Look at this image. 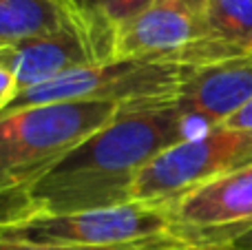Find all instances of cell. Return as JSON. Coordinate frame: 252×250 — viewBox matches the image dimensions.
<instances>
[{
    "instance_id": "obj_17",
    "label": "cell",
    "mask_w": 252,
    "mask_h": 250,
    "mask_svg": "<svg viewBox=\"0 0 252 250\" xmlns=\"http://www.w3.org/2000/svg\"><path fill=\"white\" fill-rule=\"evenodd\" d=\"M226 250H230V248H226Z\"/></svg>"
},
{
    "instance_id": "obj_12",
    "label": "cell",
    "mask_w": 252,
    "mask_h": 250,
    "mask_svg": "<svg viewBox=\"0 0 252 250\" xmlns=\"http://www.w3.org/2000/svg\"><path fill=\"white\" fill-rule=\"evenodd\" d=\"M153 0H71L82 25L115 51L118 33L151 7Z\"/></svg>"
},
{
    "instance_id": "obj_4",
    "label": "cell",
    "mask_w": 252,
    "mask_h": 250,
    "mask_svg": "<svg viewBox=\"0 0 252 250\" xmlns=\"http://www.w3.org/2000/svg\"><path fill=\"white\" fill-rule=\"evenodd\" d=\"M0 237L69 248H113L177 239L170 230L168 204L151 202H130L104 211L71 215H31L0 221Z\"/></svg>"
},
{
    "instance_id": "obj_3",
    "label": "cell",
    "mask_w": 252,
    "mask_h": 250,
    "mask_svg": "<svg viewBox=\"0 0 252 250\" xmlns=\"http://www.w3.org/2000/svg\"><path fill=\"white\" fill-rule=\"evenodd\" d=\"M188 66L151 60H118L82 66L47 84L22 91L0 115L18 109L56 102H106L120 109L177 102Z\"/></svg>"
},
{
    "instance_id": "obj_5",
    "label": "cell",
    "mask_w": 252,
    "mask_h": 250,
    "mask_svg": "<svg viewBox=\"0 0 252 250\" xmlns=\"http://www.w3.org/2000/svg\"><path fill=\"white\" fill-rule=\"evenodd\" d=\"M248 166H252V128L221 124L153 159L135 182L133 202L168 204L206 182Z\"/></svg>"
},
{
    "instance_id": "obj_15",
    "label": "cell",
    "mask_w": 252,
    "mask_h": 250,
    "mask_svg": "<svg viewBox=\"0 0 252 250\" xmlns=\"http://www.w3.org/2000/svg\"><path fill=\"white\" fill-rule=\"evenodd\" d=\"M226 126H235V128H252V100L237 115H232L226 122Z\"/></svg>"
},
{
    "instance_id": "obj_16",
    "label": "cell",
    "mask_w": 252,
    "mask_h": 250,
    "mask_svg": "<svg viewBox=\"0 0 252 250\" xmlns=\"http://www.w3.org/2000/svg\"><path fill=\"white\" fill-rule=\"evenodd\" d=\"M230 250H252V230H248L246 235H241L239 239H235V242L228 246ZM226 250V248H223Z\"/></svg>"
},
{
    "instance_id": "obj_7",
    "label": "cell",
    "mask_w": 252,
    "mask_h": 250,
    "mask_svg": "<svg viewBox=\"0 0 252 250\" xmlns=\"http://www.w3.org/2000/svg\"><path fill=\"white\" fill-rule=\"evenodd\" d=\"M206 0H153L118 33L115 60H151L186 66L204 42Z\"/></svg>"
},
{
    "instance_id": "obj_11",
    "label": "cell",
    "mask_w": 252,
    "mask_h": 250,
    "mask_svg": "<svg viewBox=\"0 0 252 250\" xmlns=\"http://www.w3.org/2000/svg\"><path fill=\"white\" fill-rule=\"evenodd\" d=\"M82 25L71 0H0V49Z\"/></svg>"
},
{
    "instance_id": "obj_13",
    "label": "cell",
    "mask_w": 252,
    "mask_h": 250,
    "mask_svg": "<svg viewBox=\"0 0 252 250\" xmlns=\"http://www.w3.org/2000/svg\"><path fill=\"white\" fill-rule=\"evenodd\" d=\"M0 250H192L179 239H159V242H144V244H128V246H113V248H69V246H42V244H27L16 239L0 237Z\"/></svg>"
},
{
    "instance_id": "obj_9",
    "label": "cell",
    "mask_w": 252,
    "mask_h": 250,
    "mask_svg": "<svg viewBox=\"0 0 252 250\" xmlns=\"http://www.w3.org/2000/svg\"><path fill=\"white\" fill-rule=\"evenodd\" d=\"M252 100V53L204 66H188L177 106L201 128L226 124Z\"/></svg>"
},
{
    "instance_id": "obj_2",
    "label": "cell",
    "mask_w": 252,
    "mask_h": 250,
    "mask_svg": "<svg viewBox=\"0 0 252 250\" xmlns=\"http://www.w3.org/2000/svg\"><path fill=\"white\" fill-rule=\"evenodd\" d=\"M120 111L106 102H56L0 115V219L35 182L113 122Z\"/></svg>"
},
{
    "instance_id": "obj_6",
    "label": "cell",
    "mask_w": 252,
    "mask_h": 250,
    "mask_svg": "<svg viewBox=\"0 0 252 250\" xmlns=\"http://www.w3.org/2000/svg\"><path fill=\"white\" fill-rule=\"evenodd\" d=\"M170 230L192 250H223L252 230V166L168 202Z\"/></svg>"
},
{
    "instance_id": "obj_14",
    "label": "cell",
    "mask_w": 252,
    "mask_h": 250,
    "mask_svg": "<svg viewBox=\"0 0 252 250\" xmlns=\"http://www.w3.org/2000/svg\"><path fill=\"white\" fill-rule=\"evenodd\" d=\"M18 95V80L9 69L0 66V113L7 109V104Z\"/></svg>"
},
{
    "instance_id": "obj_10",
    "label": "cell",
    "mask_w": 252,
    "mask_h": 250,
    "mask_svg": "<svg viewBox=\"0 0 252 250\" xmlns=\"http://www.w3.org/2000/svg\"><path fill=\"white\" fill-rule=\"evenodd\" d=\"M252 53V0H206L204 42L186 66H204Z\"/></svg>"
},
{
    "instance_id": "obj_1",
    "label": "cell",
    "mask_w": 252,
    "mask_h": 250,
    "mask_svg": "<svg viewBox=\"0 0 252 250\" xmlns=\"http://www.w3.org/2000/svg\"><path fill=\"white\" fill-rule=\"evenodd\" d=\"M201 133L177 102L124 109L35 182L0 221L130 204L139 173L170 146Z\"/></svg>"
},
{
    "instance_id": "obj_8",
    "label": "cell",
    "mask_w": 252,
    "mask_h": 250,
    "mask_svg": "<svg viewBox=\"0 0 252 250\" xmlns=\"http://www.w3.org/2000/svg\"><path fill=\"white\" fill-rule=\"evenodd\" d=\"M109 60H115V51L100 42L84 25L64 27L0 49V66L16 75L18 93Z\"/></svg>"
}]
</instances>
